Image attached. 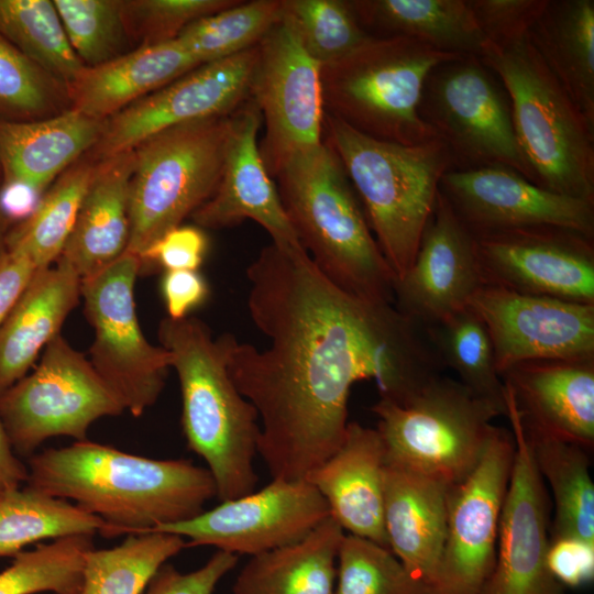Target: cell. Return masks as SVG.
Segmentation results:
<instances>
[{"instance_id":"6da1fadb","label":"cell","mask_w":594,"mask_h":594,"mask_svg":"<svg viewBox=\"0 0 594 594\" xmlns=\"http://www.w3.org/2000/svg\"><path fill=\"white\" fill-rule=\"evenodd\" d=\"M248 309L270 344L219 337L235 387L256 409L257 454L273 479L306 480L341 444L352 386L400 403L441 374L426 329L394 304L355 297L304 249L271 243L246 268Z\"/></svg>"},{"instance_id":"7a4b0ae2","label":"cell","mask_w":594,"mask_h":594,"mask_svg":"<svg viewBox=\"0 0 594 594\" xmlns=\"http://www.w3.org/2000/svg\"><path fill=\"white\" fill-rule=\"evenodd\" d=\"M26 485L98 516L105 537L191 519L217 494L208 469L189 460L150 459L88 439L32 454Z\"/></svg>"},{"instance_id":"3957f363","label":"cell","mask_w":594,"mask_h":594,"mask_svg":"<svg viewBox=\"0 0 594 594\" xmlns=\"http://www.w3.org/2000/svg\"><path fill=\"white\" fill-rule=\"evenodd\" d=\"M275 178L284 209L318 270L355 297L394 304L396 277L334 151L322 142L296 152Z\"/></svg>"},{"instance_id":"277c9868","label":"cell","mask_w":594,"mask_h":594,"mask_svg":"<svg viewBox=\"0 0 594 594\" xmlns=\"http://www.w3.org/2000/svg\"><path fill=\"white\" fill-rule=\"evenodd\" d=\"M158 338L179 381L188 449L206 462L216 496L224 502L254 491L258 415L231 380L219 338L194 317L164 318Z\"/></svg>"},{"instance_id":"5b68a950","label":"cell","mask_w":594,"mask_h":594,"mask_svg":"<svg viewBox=\"0 0 594 594\" xmlns=\"http://www.w3.org/2000/svg\"><path fill=\"white\" fill-rule=\"evenodd\" d=\"M323 142L338 155L396 280L416 256L440 180L453 162L433 139L403 145L365 135L324 113Z\"/></svg>"},{"instance_id":"8992f818","label":"cell","mask_w":594,"mask_h":594,"mask_svg":"<svg viewBox=\"0 0 594 594\" xmlns=\"http://www.w3.org/2000/svg\"><path fill=\"white\" fill-rule=\"evenodd\" d=\"M479 57L508 96L516 141L531 183L594 202V125L528 36L504 46L485 41Z\"/></svg>"},{"instance_id":"52a82bcc","label":"cell","mask_w":594,"mask_h":594,"mask_svg":"<svg viewBox=\"0 0 594 594\" xmlns=\"http://www.w3.org/2000/svg\"><path fill=\"white\" fill-rule=\"evenodd\" d=\"M459 57L406 37H370L320 67L324 113L371 138L416 145L437 139L419 114L424 82Z\"/></svg>"},{"instance_id":"ba28073f","label":"cell","mask_w":594,"mask_h":594,"mask_svg":"<svg viewBox=\"0 0 594 594\" xmlns=\"http://www.w3.org/2000/svg\"><path fill=\"white\" fill-rule=\"evenodd\" d=\"M231 114L167 128L133 148L128 252L140 257L212 196L222 172Z\"/></svg>"},{"instance_id":"9c48e42d","label":"cell","mask_w":594,"mask_h":594,"mask_svg":"<svg viewBox=\"0 0 594 594\" xmlns=\"http://www.w3.org/2000/svg\"><path fill=\"white\" fill-rule=\"evenodd\" d=\"M372 411L394 462L453 485L474 468L504 414L458 380L433 377L400 403L380 397Z\"/></svg>"},{"instance_id":"30bf717a","label":"cell","mask_w":594,"mask_h":594,"mask_svg":"<svg viewBox=\"0 0 594 594\" xmlns=\"http://www.w3.org/2000/svg\"><path fill=\"white\" fill-rule=\"evenodd\" d=\"M419 114L449 150L453 169L503 166L531 182L508 96L479 56L437 65L424 82Z\"/></svg>"},{"instance_id":"8fae6325","label":"cell","mask_w":594,"mask_h":594,"mask_svg":"<svg viewBox=\"0 0 594 594\" xmlns=\"http://www.w3.org/2000/svg\"><path fill=\"white\" fill-rule=\"evenodd\" d=\"M124 410L90 361L61 334L30 374L0 394V422L13 451L24 455L56 436L87 440L96 420Z\"/></svg>"},{"instance_id":"7c38bea8","label":"cell","mask_w":594,"mask_h":594,"mask_svg":"<svg viewBox=\"0 0 594 594\" xmlns=\"http://www.w3.org/2000/svg\"><path fill=\"white\" fill-rule=\"evenodd\" d=\"M141 270L140 257L127 251L80 287L95 330L88 360L134 417L156 403L172 367L168 351L151 344L138 320L134 285Z\"/></svg>"},{"instance_id":"4fadbf2b","label":"cell","mask_w":594,"mask_h":594,"mask_svg":"<svg viewBox=\"0 0 594 594\" xmlns=\"http://www.w3.org/2000/svg\"><path fill=\"white\" fill-rule=\"evenodd\" d=\"M514 452L510 429L493 425L474 468L450 485L446 540L432 594H481L495 563Z\"/></svg>"},{"instance_id":"5bb4252c","label":"cell","mask_w":594,"mask_h":594,"mask_svg":"<svg viewBox=\"0 0 594 594\" xmlns=\"http://www.w3.org/2000/svg\"><path fill=\"white\" fill-rule=\"evenodd\" d=\"M320 67L284 18L257 44L250 98L264 123L258 148L271 177L289 156L323 142Z\"/></svg>"},{"instance_id":"9a60e30c","label":"cell","mask_w":594,"mask_h":594,"mask_svg":"<svg viewBox=\"0 0 594 594\" xmlns=\"http://www.w3.org/2000/svg\"><path fill=\"white\" fill-rule=\"evenodd\" d=\"M329 516L326 499L310 482L273 479L260 491L150 531L188 538L187 546L252 557L302 539Z\"/></svg>"},{"instance_id":"2e32d148","label":"cell","mask_w":594,"mask_h":594,"mask_svg":"<svg viewBox=\"0 0 594 594\" xmlns=\"http://www.w3.org/2000/svg\"><path fill=\"white\" fill-rule=\"evenodd\" d=\"M474 239L483 285L594 304V238L537 226Z\"/></svg>"},{"instance_id":"e0dca14e","label":"cell","mask_w":594,"mask_h":594,"mask_svg":"<svg viewBox=\"0 0 594 594\" xmlns=\"http://www.w3.org/2000/svg\"><path fill=\"white\" fill-rule=\"evenodd\" d=\"M506 417L515 441L509 482L502 508L494 568L481 594H564L551 574L549 495L521 426L510 392Z\"/></svg>"},{"instance_id":"ac0fdd59","label":"cell","mask_w":594,"mask_h":594,"mask_svg":"<svg viewBox=\"0 0 594 594\" xmlns=\"http://www.w3.org/2000/svg\"><path fill=\"white\" fill-rule=\"evenodd\" d=\"M257 45L234 56L200 65L128 106L105 121L95 161L133 150L167 128L234 112L250 98Z\"/></svg>"},{"instance_id":"d6986e66","label":"cell","mask_w":594,"mask_h":594,"mask_svg":"<svg viewBox=\"0 0 594 594\" xmlns=\"http://www.w3.org/2000/svg\"><path fill=\"white\" fill-rule=\"evenodd\" d=\"M469 307L488 331L499 375L529 361L594 358V304L483 285Z\"/></svg>"},{"instance_id":"ffe728a7","label":"cell","mask_w":594,"mask_h":594,"mask_svg":"<svg viewBox=\"0 0 594 594\" xmlns=\"http://www.w3.org/2000/svg\"><path fill=\"white\" fill-rule=\"evenodd\" d=\"M439 190L473 235L551 226L594 238V202L541 188L507 167L450 169Z\"/></svg>"},{"instance_id":"44dd1931","label":"cell","mask_w":594,"mask_h":594,"mask_svg":"<svg viewBox=\"0 0 594 594\" xmlns=\"http://www.w3.org/2000/svg\"><path fill=\"white\" fill-rule=\"evenodd\" d=\"M483 286L475 239L440 193L413 264L394 285V306L427 328L466 308Z\"/></svg>"},{"instance_id":"7402d4cb","label":"cell","mask_w":594,"mask_h":594,"mask_svg":"<svg viewBox=\"0 0 594 594\" xmlns=\"http://www.w3.org/2000/svg\"><path fill=\"white\" fill-rule=\"evenodd\" d=\"M261 125V112L251 98L231 114L218 186L191 218L201 229L229 228L250 219L266 230L276 246L304 249L263 164L257 136Z\"/></svg>"},{"instance_id":"603a6c76","label":"cell","mask_w":594,"mask_h":594,"mask_svg":"<svg viewBox=\"0 0 594 594\" xmlns=\"http://www.w3.org/2000/svg\"><path fill=\"white\" fill-rule=\"evenodd\" d=\"M524 430L594 447V358L529 361L501 375Z\"/></svg>"},{"instance_id":"cb8c5ba5","label":"cell","mask_w":594,"mask_h":594,"mask_svg":"<svg viewBox=\"0 0 594 594\" xmlns=\"http://www.w3.org/2000/svg\"><path fill=\"white\" fill-rule=\"evenodd\" d=\"M385 464L376 428L349 421L339 448L306 480L344 531L388 548L383 519Z\"/></svg>"},{"instance_id":"d4e9b609","label":"cell","mask_w":594,"mask_h":594,"mask_svg":"<svg viewBox=\"0 0 594 594\" xmlns=\"http://www.w3.org/2000/svg\"><path fill=\"white\" fill-rule=\"evenodd\" d=\"M449 487L436 477L386 461L383 519L388 549L431 593L446 540Z\"/></svg>"},{"instance_id":"484cf974","label":"cell","mask_w":594,"mask_h":594,"mask_svg":"<svg viewBox=\"0 0 594 594\" xmlns=\"http://www.w3.org/2000/svg\"><path fill=\"white\" fill-rule=\"evenodd\" d=\"M134 151L97 161L74 228L58 257L79 277H89L127 252Z\"/></svg>"},{"instance_id":"4316f807","label":"cell","mask_w":594,"mask_h":594,"mask_svg":"<svg viewBox=\"0 0 594 594\" xmlns=\"http://www.w3.org/2000/svg\"><path fill=\"white\" fill-rule=\"evenodd\" d=\"M105 121L74 109L37 120L0 118L1 180L25 183L42 194L98 142Z\"/></svg>"},{"instance_id":"83f0119b","label":"cell","mask_w":594,"mask_h":594,"mask_svg":"<svg viewBox=\"0 0 594 594\" xmlns=\"http://www.w3.org/2000/svg\"><path fill=\"white\" fill-rule=\"evenodd\" d=\"M198 66L176 40L138 46L102 65L84 67L67 86L69 108L106 121Z\"/></svg>"},{"instance_id":"f1b7e54d","label":"cell","mask_w":594,"mask_h":594,"mask_svg":"<svg viewBox=\"0 0 594 594\" xmlns=\"http://www.w3.org/2000/svg\"><path fill=\"white\" fill-rule=\"evenodd\" d=\"M55 263L35 273L0 324V394L28 374L79 302L80 277Z\"/></svg>"},{"instance_id":"f546056e","label":"cell","mask_w":594,"mask_h":594,"mask_svg":"<svg viewBox=\"0 0 594 594\" xmlns=\"http://www.w3.org/2000/svg\"><path fill=\"white\" fill-rule=\"evenodd\" d=\"M374 37H406L458 56H480L485 37L468 0H349Z\"/></svg>"},{"instance_id":"4dcf8cb0","label":"cell","mask_w":594,"mask_h":594,"mask_svg":"<svg viewBox=\"0 0 594 594\" xmlns=\"http://www.w3.org/2000/svg\"><path fill=\"white\" fill-rule=\"evenodd\" d=\"M344 535L330 515L302 539L252 556L233 594H333Z\"/></svg>"},{"instance_id":"1f68e13d","label":"cell","mask_w":594,"mask_h":594,"mask_svg":"<svg viewBox=\"0 0 594 594\" xmlns=\"http://www.w3.org/2000/svg\"><path fill=\"white\" fill-rule=\"evenodd\" d=\"M528 38L580 112L594 125V1L547 0Z\"/></svg>"},{"instance_id":"d6a6232c","label":"cell","mask_w":594,"mask_h":594,"mask_svg":"<svg viewBox=\"0 0 594 594\" xmlns=\"http://www.w3.org/2000/svg\"><path fill=\"white\" fill-rule=\"evenodd\" d=\"M526 435L537 469L553 496L554 519L550 538L569 537L594 543L590 451L574 443Z\"/></svg>"},{"instance_id":"836d02e7","label":"cell","mask_w":594,"mask_h":594,"mask_svg":"<svg viewBox=\"0 0 594 594\" xmlns=\"http://www.w3.org/2000/svg\"><path fill=\"white\" fill-rule=\"evenodd\" d=\"M97 161L79 158L45 191L34 213L11 228L7 250L25 255L40 271L61 256L74 228Z\"/></svg>"},{"instance_id":"e575fe53","label":"cell","mask_w":594,"mask_h":594,"mask_svg":"<svg viewBox=\"0 0 594 594\" xmlns=\"http://www.w3.org/2000/svg\"><path fill=\"white\" fill-rule=\"evenodd\" d=\"M106 528L98 516L29 485L0 495V557H14L45 539L103 536Z\"/></svg>"},{"instance_id":"d590c367","label":"cell","mask_w":594,"mask_h":594,"mask_svg":"<svg viewBox=\"0 0 594 594\" xmlns=\"http://www.w3.org/2000/svg\"><path fill=\"white\" fill-rule=\"evenodd\" d=\"M187 547L185 538L164 531L127 535L111 549L85 554L79 594H142L158 569Z\"/></svg>"},{"instance_id":"8d00e7d4","label":"cell","mask_w":594,"mask_h":594,"mask_svg":"<svg viewBox=\"0 0 594 594\" xmlns=\"http://www.w3.org/2000/svg\"><path fill=\"white\" fill-rule=\"evenodd\" d=\"M425 329L443 369L452 370L461 384L506 416L505 385L481 318L468 306Z\"/></svg>"},{"instance_id":"74e56055","label":"cell","mask_w":594,"mask_h":594,"mask_svg":"<svg viewBox=\"0 0 594 594\" xmlns=\"http://www.w3.org/2000/svg\"><path fill=\"white\" fill-rule=\"evenodd\" d=\"M0 34L66 88L85 67L53 1L0 0Z\"/></svg>"},{"instance_id":"f35d334b","label":"cell","mask_w":594,"mask_h":594,"mask_svg":"<svg viewBox=\"0 0 594 594\" xmlns=\"http://www.w3.org/2000/svg\"><path fill=\"white\" fill-rule=\"evenodd\" d=\"M282 18L283 0L238 1L195 21L175 40L204 65L257 45Z\"/></svg>"},{"instance_id":"ab89813d","label":"cell","mask_w":594,"mask_h":594,"mask_svg":"<svg viewBox=\"0 0 594 594\" xmlns=\"http://www.w3.org/2000/svg\"><path fill=\"white\" fill-rule=\"evenodd\" d=\"M92 548V536L79 535L22 551L0 572V594H79L85 554Z\"/></svg>"},{"instance_id":"60d3db41","label":"cell","mask_w":594,"mask_h":594,"mask_svg":"<svg viewBox=\"0 0 594 594\" xmlns=\"http://www.w3.org/2000/svg\"><path fill=\"white\" fill-rule=\"evenodd\" d=\"M283 18L321 66L344 57L372 37L358 22L349 0H283Z\"/></svg>"},{"instance_id":"b9f144b4","label":"cell","mask_w":594,"mask_h":594,"mask_svg":"<svg viewBox=\"0 0 594 594\" xmlns=\"http://www.w3.org/2000/svg\"><path fill=\"white\" fill-rule=\"evenodd\" d=\"M53 2L67 38L85 67L102 65L131 51L123 0Z\"/></svg>"},{"instance_id":"7bdbcfd3","label":"cell","mask_w":594,"mask_h":594,"mask_svg":"<svg viewBox=\"0 0 594 594\" xmlns=\"http://www.w3.org/2000/svg\"><path fill=\"white\" fill-rule=\"evenodd\" d=\"M333 594H432L395 554L372 540L344 535Z\"/></svg>"},{"instance_id":"ee69618b","label":"cell","mask_w":594,"mask_h":594,"mask_svg":"<svg viewBox=\"0 0 594 594\" xmlns=\"http://www.w3.org/2000/svg\"><path fill=\"white\" fill-rule=\"evenodd\" d=\"M69 108L67 88L0 34V118L37 120Z\"/></svg>"},{"instance_id":"f6af8a7d","label":"cell","mask_w":594,"mask_h":594,"mask_svg":"<svg viewBox=\"0 0 594 594\" xmlns=\"http://www.w3.org/2000/svg\"><path fill=\"white\" fill-rule=\"evenodd\" d=\"M238 1L123 0V14L131 41L144 46L173 41L195 21Z\"/></svg>"},{"instance_id":"bcb514c9","label":"cell","mask_w":594,"mask_h":594,"mask_svg":"<svg viewBox=\"0 0 594 594\" xmlns=\"http://www.w3.org/2000/svg\"><path fill=\"white\" fill-rule=\"evenodd\" d=\"M485 41L498 46L528 36L547 0H468Z\"/></svg>"},{"instance_id":"7dc6e473","label":"cell","mask_w":594,"mask_h":594,"mask_svg":"<svg viewBox=\"0 0 594 594\" xmlns=\"http://www.w3.org/2000/svg\"><path fill=\"white\" fill-rule=\"evenodd\" d=\"M205 231L195 226H178L154 243L140 256L142 270L160 267L167 271H198L208 252Z\"/></svg>"},{"instance_id":"c3c4849f","label":"cell","mask_w":594,"mask_h":594,"mask_svg":"<svg viewBox=\"0 0 594 594\" xmlns=\"http://www.w3.org/2000/svg\"><path fill=\"white\" fill-rule=\"evenodd\" d=\"M238 561L239 556L217 550L201 568L188 573H183L166 562L142 594H213L221 579Z\"/></svg>"},{"instance_id":"681fc988","label":"cell","mask_w":594,"mask_h":594,"mask_svg":"<svg viewBox=\"0 0 594 594\" xmlns=\"http://www.w3.org/2000/svg\"><path fill=\"white\" fill-rule=\"evenodd\" d=\"M547 562L563 586L585 585L594 578V543L578 538H550Z\"/></svg>"},{"instance_id":"f907efd6","label":"cell","mask_w":594,"mask_h":594,"mask_svg":"<svg viewBox=\"0 0 594 594\" xmlns=\"http://www.w3.org/2000/svg\"><path fill=\"white\" fill-rule=\"evenodd\" d=\"M161 293L167 318L182 320L206 302L210 287L198 271H167L161 280Z\"/></svg>"},{"instance_id":"816d5d0a","label":"cell","mask_w":594,"mask_h":594,"mask_svg":"<svg viewBox=\"0 0 594 594\" xmlns=\"http://www.w3.org/2000/svg\"><path fill=\"white\" fill-rule=\"evenodd\" d=\"M37 271L21 253L7 250L0 257V324Z\"/></svg>"},{"instance_id":"f5cc1de1","label":"cell","mask_w":594,"mask_h":594,"mask_svg":"<svg viewBox=\"0 0 594 594\" xmlns=\"http://www.w3.org/2000/svg\"><path fill=\"white\" fill-rule=\"evenodd\" d=\"M44 194L18 180L0 182V210L11 227L28 220Z\"/></svg>"},{"instance_id":"db71d44e","label":"cell","mask_w":594,"mask_h":594,"mask_svg":"<svg viewBox=\"0 0 594 594\" xmlns=\"http://www.w3.org/2000/svg\"><path fill=\"white\" fill-rule=\"evenodd\" d=\"M28 468L15 457L0 422V495L26 483Z\"/></svg>"},{"instance_id":"11a10c76","label":"cell","mask_w":594,"mask_h":594,"mask_svg":"<svg viewBox=\"0 0 594 594\" xmlns=\"http://www.w3.org/2000/svg\"><path fill=\"white\" fill-rule=\"evenodd\" d=\"M11 228V224L8 222V220L4 218L0 210V257L7 251V239Z\"/></svg>"},{"instance_id":"9f6ffc18","label":"cell","mask_w":594,"mask_h":594,"mask_svg":"<svg viewBox=\"0 0 594 594\" xmlns=\"http://www.w3.org/2000/svg\"><path fill=\"white\" fill-rule=\"evenodd\" d=\"M0 182H1V172H0Z\"/></svg>"}]
</instances>
